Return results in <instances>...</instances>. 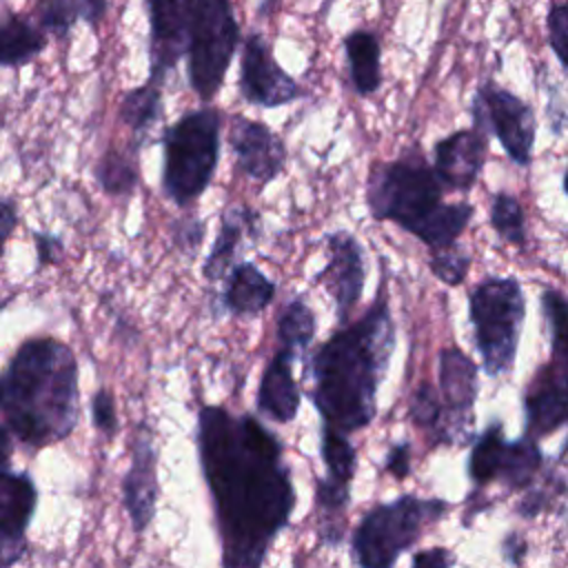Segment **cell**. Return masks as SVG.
Instances as JSON below:
<instances>
[{
	"label": "cell",
	"mask_w": 568,
	"mask_h": 568,
	"mask_svg": "<svg viewBox=\"0 0 568 568\" xmlns=\"http://www.w3.org/2000/svg\"><path fill=\"white\" fill-rule=\"evenodd\" d=\"M477 390V364L459 348H444L439 353V393L444 399V419L439 430L433 435L437 444H464L470 437Z\"/></svg>",
	"instance_id": "30bf717a"
},
{
	"label": "cell",
	"mask_w": 568,
	"mask_h": 568,
	"mask_svg": "<svg viewBox=\"0 0 568 568\" xmlns=\"http://www.w3.org/2000/svg\"><path fill=\"white\" fill-rule=\"evenodd\" d=\"M255 229H257V215L251 209H246V206L226 209L224 215H222L220 231L213 240V248H211V253L206 255V260L202 264V275L209 282H217V280L226 277L229 271L233 268L231 262L237 253L242 235L246 231L255 233Z\"/></svg>",
	"instance_id": "ffe728a7"
},
{
	"label": "cell",
	"mask_w": 568,
	"mask_h": 568,
	"mask_svg": "<svg viewBox=\"0 0 568 568\" xmlns=\"http://www.w3.org/2000/svg\"><path fill=\"white\" fill-rule=\"evenodd\" d=\"M95 182L106 195H129L138 186V162L135 155H129L118 149H109L100 155L93 166Z\"/></svg>",
	"instance_id": "4316f807"
},
{
	"label": "cell",
	"mask_w": 568,
	"mask_h": 568,
	"mask_svg": "<svg viewBox=\"0 0 568 568\" xmlns=\"http://www.w3.org/2000/svg\"><path fill=\"white\" fill-rule=\"evenodd\" d=\"M320 455H322V462L326 466L324 477L351 486V481L355 477V470H357V450L346 439V433H342V430H337L328 424H322V428H320Z\"/></svg>",
	"instance_id": "f1b7e54d"
},
{
	"label": "cell",
	"mask_w": 568,
	"mask_h": 568,
	"mask_svg": "<svg viewBox=\"0 0 568 568\" xmlns=\"http://www.w3.org/2000/svg\"><path fill=\"white\" fill-rule=\"evenodd\" d=\"M229 144L235 155L237 169L260 182H273L286 164V146L284 142L260 120H248L244 115L231 118Z\"/></svg>",
	"instance_id": "5bb4252c"
},
{
	"label": "cell",
	"mask_w": 568,
	"mask_h": 568,
	"mask_svg": "<svg viewBox=\"0 0 568 568\" xmlns=\"http://www.w3.org/2000/svg\"><path fill=\"white\" fill-rule=\"evenodd\" d=\"M197 457L211 490L224 566H262L288 526L295 488L280 439L257 417L204 404Z\"/></svg>",
	"instance_id": "6da1fadb"
},
{
	"label": "cell",
	"mask_w": 568,
	"mask_h": 568,
	"mask_svg": "<svg viewBox=\"0 0 568 568\" xmlns=\"http://www.w3.org/2000/svg\"><path fill=\"white\" fill-rule=\"evenodd\" d=\"M442 393H437L428 382H422L410 399H408V417L415 426L433 430V435L439 430L444 419V404L439 399Z\"/></svg>",
	"instance_id": "1f68e13d"
},
{
	"label": "cell",
	"mask_w": 568,
	"mask_h": 568,
	"mask_svg": "<svg viewBox=\"0 0 568 568\" xmlns=\"http://www.w3.org/2000/svg\"><path fill=\"white\" fill-rule=\"evenodd\" d=\"M428 268L446 286H459L466 280V275H468L470 255L462 246H457V242H455V244H450L446 248L430 251Z\"/></svg>",
	"instance_id": "d6a6232c"
},
{
	"label": "cell",
	"mask_w": 568,
	"mask_h": 568,
	"mask_svg": "<svg viewBox=\"0 0 568 568\" xmlns=\"http://www.w3.org/2000/svg\"><path fill=\"white\" fill-rule=\"evenodd\" d=\"M351 84L357 95H373L382 84V47L371 29H355L344 38Z\"/></svg>",
	"instance_id": "44dd1931"
},
{
	"label": "cell",
	"mask_w": 568,
	"mask_h": 568,
	"mask_svg": "<svg viewBox=\"0 0 568 568\" xmlns=\"http://www.w3.org/2000/svg\"><path fill=\"white\" fill-rule=\"evenodd\" d=\"M413 566H430V568H446L455 564V557L450 550L446 548H428V550H419L413 555L410 559Z\"/></svg>",
	"instance_id": "f35d334b"
},
{
	"label": "cell",
	"mask_w": 568,
	"mask_h": 568,
	"mask_svg": "<svg viewBox=\"0 0 568 568\" xmlns=\"http://www.w3.org/2000/svg\"><path fill=\"white\" fill-rule=\"evenodd\" d=\"M539 304L550 333V364L568 375V297L559 288L546 286Z\"/></svg>",
	"instance_id": "484cf974"
},
{
	"label": "cell",
	"mask_w": 568,
	"mask_h": 568,
	"mask_svg": "<svg viewBox=\"0 0 568 568\" xmlns=\"http://www.w3.org/2000/svg\"><path fill=\"white\" fill-rule=\"evenodd\" d=\"M222 115L213 106L186 111L162 133V191L180 209L211 184L220 160Z\"/></svg>",
	"instance_id": "8992f818"
},
{
	"label": "cell",
	"mask_w": 568,
	"mask_h": 568,
	"mask_svg": "<svg viewBox=\"0 0 568 568\" xmlns=\"http://www.w3.org/2000/svg\"><path fill=\"white\" fill-rule=\"evenodd\" d=\"M559 462L568 464V439H566V444H564V448H561V453H559Z\"/></svg>",
	"instance_id": "7bdbcfd3"
},
{
	"label": "cell",
	"mask_w": 568,
	"mask_h": 568,
	"mask_svg": "<svg viewBox=\"0 0 568 568\" xmlns=\"http://www.w3.org/2000/svg\"><path fill=\"white\" fill-rule=\"evenodd\" d=\"M33 16L36 22L58 40H67L73 24L80 20L75 0H36Z\"/></svg>",
	"instance_id": "4dcf8cb0"
},
{
	"label": "cell",
	"mask_w": 568,
	"mask_h": 568,
	"mask_svg": "<svg viewBox=\"0 0 568 568\" xmlns=\"http://www.w3.org/2000/svg\"><path fill=\"white\" fill-rule=\"evenodd\" d=\"M564 193L568 195V169H566V175H564Z\"/></svg>",
	"instance_id": "f6af8a7d"
},
{
	"label": "cell",
	"mask_w": 568,
	"mask_h": 568,
	"mask_svg": "<svg viewBox=\"0 0 568 568\" xmlns=\"http://www.w3.org/2000/svg\"><path fill=\"white\" fill-rule=\"evenodd\" d=\"M473 124L481 126L486 133H493L515 164H530L537 118L532 106L519 95L493 80H486L473 98Z\"/></svg>",
	"instance_id": "9c48e42d"
},
{
	"label": "cell",
	"mask_w": 568,
	"mask_h": 568,
	"mask_svg": "<svg viewBox=\"0 0 568 568\" xmlns=\"http://www.w3.org/2000/svg\"><path fill=\"white\" fill-rule=\"evenodd\" d=\"M118 115L120 122L133 133V149L138 151L142 138L162 115V84L149 78L144 84L129 89L122 95Z\"/></svg>",
	"instance_id": "603a6c76"
},
{
	"label": "cell",
	"mask_w": 568,
	"mask_h": 568,
	"mask_svg": "<svg viewBox=\"0 0 568 568\" xmlns=\"http://www.w3.org/2000/svg\"><path fill=\"white\" fill-rule=\"evenodd\" d=\"M524 415L526 433L535 439L561 428L568 422V375L544 364L526 388Z\"/></svg>",
	"instance_id": "e0dca14e"
},
{
	"label": "cell",
	"mask_w": 568,
	"mask_h": 568,
	"mask_svg": "<svg viewBox=\"0 0 568 568\" xmlns=\"http://www.w3.org/2000/svg\"><path fill=\"white\" fill-rule=\"evenodd\" d=\"M38 506V488L29 473H11L2 468L0 477V552L2 566H13L24 548V532Z\"/></svg>",
	"instance_id": "9a60e30c"
},
{
	"label": "cell",
	"mask_w": 568,
	"mask_h": 568,
	"mask_svg": "<svg viewBox=\"0 0 568 568\" xmlns=\"http://www.w3.org/2000/svg\"><path fill=\"white\" fill-rule=\"evenodd\" d=\"M546 29H548V44L555 58L568 71V0L550 2L548 16H546Z\"/></svg>",
	"instance_id": "836d02e7"
},
{
	"label": "cell",
	"mask_w": 568,
	"mask_h": 568,
	"mask_svg": "<svg viewBox=\"0 0 568 568\" xmlns=\"http://www.w3.org/2000/svg\"><path fill=\"white\" fill-rule=\"evenodd\" d=\"M149 16V78L164 84L180 58L200 100L209 102L224 84L240 44L231 0H144Z\"/></svg>",
	"instance_id": "277c9868"
},
{
	"label": "cell",
	"mask_w": 568,
	"mask_h": 568,
	"mask_svg": "<svg viewBox=\"0 0 568 568\" xmlns=\"http://www.w3.org/2000/svg\"><path fill=\"white\" fill-rule=\"evenodd\" d=\"M78 362L55 337L24 339L2 375V426L24 446L67 439L78 424Z\"/></svg>",
	"instance_id": "3957f363"
},
{
	"label": "cell",
	"mask_w": 568,
	"mask_h": 568,
	"mask_svg": "<svg viewBox=\"0 0 568 568\" xmlns=\"http://www.w3.org/2000/svg\"><path fill=\"white\" fill-rule=\"evenodd\" d=\"M275 297V282L262 273L253 262L235 264L222 291V306L231 315H257Z\"/></svg>",
	"instance_id": "d6986e66"
},
{
	"label": "cell",
	"mask_w": 568,
	"mask_h": 568,
	"mask_svg": "<svg viewBox=\"0 0 568 568\" xmlns=\"http://www.w3.org/2000/svg\"><path fill=\"white\" fill-rule=\"evenodd\" d=\"M317 331L315 313L306 304L304 297H293L280 313L277 320V342L280 346L293 351V353H304L308 344L313 342Z\"/></svg>",
	"instance_id": "83f0119b"
},
{
	"label": "cell",
	"mask_w": 568,
	"mask_h": 568,
	"mask_svg": "<svg viewBox=\"0 0 568 568\" xmlns=\"http://www.w3.org/2000/svg\"><path fill=\"white\" fill-rule=\"evenodd\" d=\"M506 444L508 439L504 437L501 422H490L475 439L468 457V475L477 486H486L499 479Z\"/></svg>",
	"instance_id": "d4e9b609"
},
{
	"label": "cell",
	"mask_w": 568,
	"mask_h": 568,
	"mask_svg": "<svg viewBox=\"0 0 568 568\" xmlns=\"http://www.w3.org/2000/svg\"><path fill=\"white\" fill-rule=\"evenodd\" d=\"M448 510V501L422 499L417 495H399L393 501L373 506L353 532V561L364 568L393 566L419 541L424 528L446 517Z\"/></svg>",
	"instance_id": "52a82bcc"
},
{
	"label": "cell",
	"mask_w": 568,
	"mask_h": 568,
	"mask_svg": "<svg viewBox=\"0 0 568 568\" xmlns=\"http://www.w3.org/2000/svg\"><path fill=\"white\" fill-rule=\"evenodd\" d=\"M526 539L517 532H508L504 539H501V555L508 564H521V559L526 557Z\"/></svg>",
	"instance_id": "60d3db41"
},
{
	"label": "cell",
	"mask_w": 568,
	"mask_h": 568,
	"mask_svg": "<svg viewBox=\"0 0 568 568\" xmlns=\"http://www.w3.org/2000/svg\"><path fill=\"white\" fill-rule=\"evenodd\" d=\"M444 189L435 166L410 151L371 169L366 204L371 217L393 222L426 244L428 251H437L455 244L475 213L468 202L446 204L442 200Z\"/></svg>",
	"instance_id": "5b68a950"
},
{
	"label": "cell",
	"mask_w": 568,
	"mask_h": 568,
	"mask_svg": "<svg viewBox=\"0 0 568 568\" xmlns=\"http://www.w3.org/2000/svg\"><path fill=\"white\" fill-rule=\"evenodd\" d=\"M171 235H173V244L178 246V251H182L186 255H195L204 240V222L193 215H184L173 224Z\"/></svg>",
	"instance_id": "d590c367"
},
{
	"label": "cell",
	"mask_w": 568,
	"mask_h": 568,
	"mask_svg": "<svg viewBox=\"0 0 568 568\" xmlns=\"http://www.w3.org/2000/svg\"><path fill=\"white\" fill-rule=\"evenodd\" d=\"M91 422L106 437H113L118 433L115 399H113V393L109 388H98L91 395Z\"/></svg>",
	"instance_id": "e575fe53"
},
{
	"label": "cell",
	"mask_w": 568,
	"mask_h": 568,
	"mask_svg": "<svg viewBox=\"0 0 568 568\" xmlns=\"http://www.w3.org/2000/svg\"><path fill=\"white\" fill-rule=\"evenodd\" d=\"M158 450L151 428L140 422L131 446V464L122 477V504L135 532H144L158 508Z\"/></svg>",
	"instance_id": "4fadbf2b"
},
{
	"label": "cell",
	"mask_w": 568,
	"mask_h": 568,
	"mask_svg": "<svg viewBox=\"0 0 568 568\" xmlns=\"http://www.w3.org/2000/svg\"><path fill=\"white\" fill-rule=\"evenodd\" d=\"M488 151V133L473 124L459 129L435 144V171L450 191H468L477 182Z\"/></svg>",
	"instance_id": "2e32d148"
},
{
	"label": "cell",
	"mask_w": 568,
	"mask_h": 568,
	"mask_svg": "<svg viewBox=\"0 0 568 568\" xmlns=\"http://www.w3.org/2000/svg\"><path fill=\"white\" fill-rule=\"evenodd\" d=\"M47 31L22 13L9 11L0 27V62L2 67H24L47 47Z\"/></svg>",
	"instance_id": "7402d4cb"
},
{
	"label": "cell",
	"mask_w": 568,
	"mask_h": 568,
	"mask_svg": "<svg viewBox=\"0 0 568 568\" xmlns=\"http://www.w3.org/2000/svg\"><path fill=\"white\" fill-rule=\"evenodd\" d=\"M33 242H36V255H38V266H47V264H55L62 257L64 244L58 235L53 233H44V231H36L33 233Z\"/></svg>",
	"instance_id": "74e56055"
},
{
	"label": "cell",
	"mask_w": 568,
	"mask_h": 568,
	"mask_svg": "<svg viewBox=\"0 0 568 568\" xmlns=\"http://www.w3.org/2000/svg\"><path fill=\"white\" fill-rule=\"evenodd\" d=\"M541 464L544 453L537 446V439L526 433L524 437L506 444L497 481H504L510 490H524L535 481L537 473L541 470Z\"/></svg>",
	"instance_id": "cb8c5ba5"
},
{
	"label": "cell",
	"mask_w": 568,
	"mask_h": 568,
	"mask_svg": "<svg viewBox=\"0 0 568 568\" xmlns=\"http://www.w3.org/2000/svg\"><path fill=\"white\" fill-rule=\"evenodd\" d=\"M237 84L248 104L264 109L291 104L302 95V87L280 67L271 42L260 31H251L244 38Z\"/></svg>",
	"instance_id": "8fae6325"
},
{
	"label": "cell",
	"mask_w": 568,
	"mask_h": 568,
	"mask_svg": "<svg viewBox=\"0 0 568 568\" xmlns=\"http://www.w3.org/2000/svg\"><path fill=\"white\" fill-rule=\"evenodd\" d=\"M80 20H84L91 29H98L109 11V0H75Z\"/></svg>",
	"instance_id": "ab89813d"
},
{
	"label": "cell",
	"mask_w": 568,
	"mask_h": 568,
	"mask_svg": "<svg viewBox=\"0 0 568 568\" xmlns=\"http://www.w3.org/2000/svg\"><path fill=\"white\" fill-rule=\"evenodd\" d=\"M326 248L328 260L326 266L315 275V282H320L333 297L339 324H348L366 284L364 251L359 240L348 231L328 233Z\"/></svg>",
	"instance_id": "7c38bea8"
},
{
	"label": "cell",
	"mask_w": 568,
	"mask_h": 568,
	"mask_svg": "<svg viewBox=\"0 0 568 568\" xmlns=\"http://www.w3.org/2000/svg\"><path fill=\"white\" fill-rule=\"evenodd\" d=\"M18 224V213L13 209V202L9 197L2 200V240L7 242Z\"/></svg>",
	"instance_id": "b9f144b4"
},
{
	"label": "cell",
	"mask_w": 568,
	"mask_h": 568,
	"mask_svg": "<svg viewBox=\"0 0 568 568\" xmlns=\"http://www.w3.org/2000/svg\"><path fill=\"white\" fill-rule=\"evenodd\" d=\"M490 226L504 242L519 248L526 246V215H524L521 202L515 195L506 191H499L493 195Z\"/></svg>",
	"instance_id": "f546056e"
},
{
	"label": "cell",
	"mask_w": 568,
	"mask_h": 568,
	"mask_svg": "<svg viewBox=\"0 0 568 568\" xmlns=\"http://www.w3.org/2000/svg\"><path fill=\"white\" fill-rule=\"evenodd\" d=\"M275 2H277V0H264V2H262V11L273 9V7H275Z\"/></svg>",
	"instance_id": "ee69618b"
},
{
	"label": "cell",
	"mask_w": 568,
	"mask_h": 568,
	"mask_svg": "<svg viewBox=\"0 0 568 568\" xmlns=\"http://www.w3.org/2000/svg\"><path fill=\"white\" fill-rule=\"evenodd\" d=\"M297 353L280 346L266 364L257 386V410L273 422H293L300 408V388L293 377V359Z\"/></svg>",
	"instance_id": "ac0fdd59"
},
{
	"label": "cell",
	"mask_w": 568,
	"mask_h": 568,
	"mask_svg": "<svg viewBox=\"0 0 568 568\" xmlns=\"http://www.w3.org/2000/svg\"><path fill=\"white\" fill-rule=\"evenodd\" d=\"M393 351L395 322L382 280L371 308L357 322L342 324L311 357V399L322 424L351 435L373 422Z\"/></svg>",
	"instance_id": "7a4b0ae2"
},
{
	"label": "cell",
	"mask_w": 568,
	"mask_h": 568,
	"mask_svg": "<svg viewBox=\"0 0 568 568\" xmlns=\"http://www.w3.org/2000/svg\"><path fill=\"white\" fill-rule=\"evenodd\" d=\"M410 453H413V446L408 439H399L388 448L384 466L395 479H404L410 475Z\"/></svg>",
	"instance_id": "8d00e7d4"
},
{
	"label": "cell",
	"mask_w": 568,
	"mask_h": 568,
	"mask_svg": "<svg viewBox=\"0 0 568 568\" xmlns=\"http://www.w3.org/2000/svg\"><path fill=\"white\" fill-rule=\"evenodd\" d=\"M468 315L484 373L490 377L510 373L526 320V295L519 280H481L470 291Z\"/></svg>",
	"instance_id": "ba28073f"
}]
</instances>
